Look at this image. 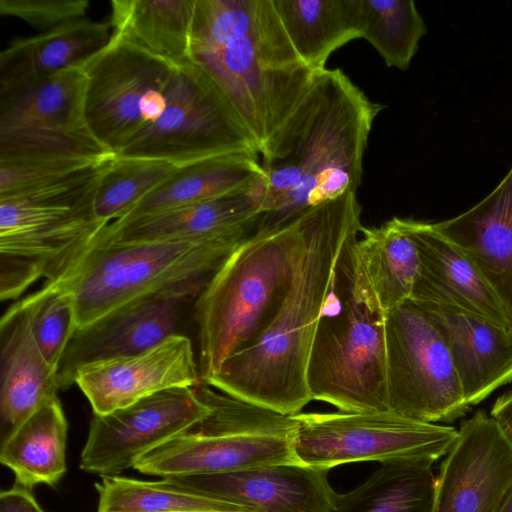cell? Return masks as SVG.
I'll return each instance as SVG.
<instances>
[{
    "label": "cell",
    "mask_w": 512,
    "mask_h": 512,
    "mask_svg": "<svg viewBox=\"0 0 512 512\" xmlns=\"http://www.w3.org/2000/svg\"><path fill=\"white\" fill-rule=\"evenodd\" d=\"M360 216L354 192L308 209L304 244L275 316L248 347L202 382L288 416L312 401L307 368L314 337L343 250L363 228Z\"/></svg>",
    "instance_id": "1"
},
{
    "label": "cell",
    "mask_w": 512,
    "mask_h": 512,
    "mask_svg": "<svg viewBox=\"0 0 512 512\" xmlns=\"http://www.w3.org/2000/svg\"><path fill=\"white\" fill-rule=\"evenodd\" d=\"M383 108L341 69L317 72L306 96L261 156L265 186L257 230L356 193L369 134Z\"/></svg>",
    "instance_id": "2"
},
{
    "label": "cell",
    "mask_w": 512,
    "mask_h": 512,
    "mask_svg": "<svg viewBox=\"0 0 512 512\" xmlns=\"http://www.w3.org/2000/svg\"><path fill=\"white\" fill-rule=\"evenodd\" d=\"M189 61L229 100L260 156L317 73L295 51L272 0H196Z\"/></svg>",
    "instance_id": "3"
},
{
    "label": "cell",
    "mask_w": 512,
    "mask_h": 512,
    "mask_svg": "<svg viewBox=\"0 0 512 512\" xmlns=\"http://www.w3.org/2000/svg\"><path fill=\"white\" fill-rule=\"evenodd\" d=\"M308 209L256 230L210 276L194 305L201 381L248 347L269 325L290 287Z\"/></svg>",
    "instance_id": "4"
},
{
    "label": "cell",
    "mask_w": 512,
    "mask_h": 512,
    "mask_svg": "<svg viewBox=\"0 0 512 512\" xmlns=\"http://www.w3.org/2000/svg\"><path fill=\"white\" fill-rule=\"evenodd\" d=\"M247 237L107 243L87 250L58 279L45 283L71 294L80 329L146 299L198 296Z\"/></svg>",
    "instance_id": "5"
},
{
    "label": "cell",
    "mask_w": 512,
    "mask_h": 512,
    "mask_svg": "<svg viewBox=\"0 0 512 512\" xmlns=\"http://www.w3.org/2000/svg\"><path fill=\"white\" fill-rule=\"evenodd\" d=\"M352 238L314 337L307 384L312 400L343 412L388 411L385 314L360 273Z\"/></svg>",
    "instance_id": "6"
},
{
    "label": "cell",
    "mask_w": 512,
    "mask_h": 512,
    "mask_svg": "<svg viewBox=\"0 0 512 512\" xmlns=\"http://www.w3.org/2000/svg\"><path fill=\"white\" fill-rule=\"evenodd\" d=\"M210 414L134 463L142 474L161 478L211 474L297 462L294 418L221 393L200 382L194 387Z\"/></svg>",
    "instance_id": "7"
},
{
    "label": "cell",
    "mask_w": 512,
    "mask_h": 512,
    "mask_svg": "<svg viewBox=\"0 0 512 512\" xmlns=\"http://www.w3.org/2000/svg\"><path fill=\"white\" fill-rule=\"evenodd\" d=\"M235 153L260 155L256 141L226 96L189 61L176 65L162 114L116 156L181 167Z\"/></svg>",
    "instance_id": "8"
},
{
    "label": "cell",
    "mask_w": 512,
    "mask_h": 512,
    "mask_svg": "<svg viewBox=\"0 0 512 512\" xmlns=\"http://www.w3.org/2000/svg\"><path fill=\"white\" fill-rule=\"evenodd\" d=\"M293 451L297 462L329 470L360 461L425 458L437 461L457 439L452 426L391 411L298 413Z\"/></svg>",
    "instance_id": "9"
},
{
    "label": "cell",
    "mask_w": 512,
    "mask_h": 512,
    "mask_svg": "<svg viewBox=\"0 0 512 512\" xmlns=\"http://www.w3.org/2000/svg\"><path fill=\"white\" fill-rule=\"evenodd\" d=\"M388 410L429 423H452L467 403L450 353L426 312L412 299L385 315Z\"/></svg>",
    "instance_id": "10"
},
{
    "label": "cell",
    "mask_w": 512,
    "mask_h": 512,
    "mask_svg": "<svg viewBox=\"0 0 512 512\" xmlns=\"http://www.w3.org/2000/svg\"><path fill=\"white\" fill-rule=\"evenodd\" d=\"M176 65L114 32L83 65L86 124L109 152L118 155L162 114Z\"/></svg>",
    "instance_id": "11"
},
{
    "label": "cell",
    "mask_w": 512,
    "mask_h": 512,
    "mask_svg": "<svg viewBox=\"0 0 512 512\" xmlns=\"http://www.w3.org/2000/svg\"><path fill=\"white\" fill-rule=\"evenodd\" d=\"M210 407L194 387L160 391L107 414H94L80 468L101 476L134 467L149 450L204 420Z\"/></svg>",
    "instance_id": "12"
},
{
    "label": "cell",
    "mask_w": 512,
    "mask_h": 512,
    "mask_svg": "<svg viewBox=\"0 0 512 512\" xmlns=\"http://www.w3.org/2000/svg\"><path fill=\"white\" fill-rule=\"evenodd\" d=\"M114 157L60 181L0 198V261L28 269L51 237L94 230L96 193Z\"/></svg>",
    "instance_id": "13"
},
{
    "label": "cell",
    "mask_w": 512,
    "mask_h": 512,
    "mask_svg": "<svg viewBox=\"0 0 512 512\" xmlns=\"http://www.w3.org/2000/svg\"><path fill=\"white\" fill-rule=\"evenodd\" d=\"M328 471L299 462L211 474L173 475L174 490L229 503L245 512H335L339 494Z\"/></svg>",
    "instance_id": "14"
},
{
    "label": "cell",
    "mask_w": 512,
    "mask_h": 512,
    "mask_svg": "<svg viewBox=\"0 0 512 512\" xmlns=\"http://www.w3.org/2000/svg\"><path fill=\"white\" fill-rule=\"evenodd\" d=\"M512 487V442L483 410L461 423L436 476L433 512H497Z\"/></svg>",
    "instance_id": "15"
},
{
    "label": "cell",
    "mask_w": 512,
    "mask_h": 512,
    "mask_svg": "<svg viewBox=\"0 0 512 512\" xmlns=\"http://www.w3.org/2000/svg\"><path fill=\"white\" fill-rule=\"evenodd\" d=\"M200 382L192 343L179 333L141 353L85 365L75 376V384L98 415L163 390L195 387Z\"/></svg>",
    "instance_id": "16"
},
{
    "label": "cell",
    "mask_w": 512,
    "mask_h": 512,
    "mask_svg": "<svg viewBox=\"0 0 512 512\" xmlns=\"http://www.w3.org/2000/svg\"><path fill=\"white\" fill-rule=\"evenodd\" d=\"M189 299L184 295L146 299L77 329L58 369L59 388L75 384L77 371L85 365L141 353L177 333L181 307Z\"/></svg>",
    "instance_id": "17"
},
{
    "label": "cell",
    "mask_w": 512,
    "mask_h": 512,
    "mask_svg": "<svg viewBox=\"0 0 512 512\" xmlns=\"http://www.w3.org/2000/svg\"><path fill=\"white\" fill-rule=\"evenodd\" d=\"M264 186L265 177L240 192L142 216L121 224L111 223L83 253L107 243L250 236L260 223Z\"/></svg>",
    "instance_id": "18"
},
{
    "label": "cell",
    "mask_w": 512,
    "mask_h": 512,
    "mask_svg": "<svg viewBox=\"0 0 512 512\" xmlns=\"http://www.w3.org/2000/svg\"><path fill=\"white\" fill-rule=\"evenodd\" d=\"M412 300L441 335L471 407L512 382V334L444 299Z\"/></svg>",
    "instance_id": "19"
},
{
    "label": "cell",
    "mask_w": 512,
    "mask_h": 512,
    "mask_svg": "<svg viewBox=\"0 0 512 512\" xmlns=\"http://www.w3.org/2000/svg\"><path fill=\"white\" fill-rule=\"evenodd\" d=\"M421 263L411 298L436 297L512 334V319L476 265L433 223L404 218Z\"/></svg>",
    "instance_id": "20"
},
{
    "label": "cell",
    "mask_w": 512,
    "mask_h": 512,
    "mask_svg": "<svg viewBox=\"0 0 512 512\" xmlns=\"http://www.w3.org/2000/svg\"><path fill=\"white\" fill-rule=\"evenodd\" d=\"M58 373L47 362L32 334L23 299L0 321L1 442L40 407L58 398Z\"/></svg>",
    "instance_id": "21"
},
{
    "label": "cell",
    "mask_w": 512,
    "mask_h": 512,
    "mask_svg": "<svg viewBox=\"0 0 512 512\" xmlns=\"http://www.w3.org/2000/svg\"><path fill=\"white\" fill-rule=\"evenodd\" d=\"M433 225L476 265L512 319V168L478 204Z\"/></svg>",
    "instance_id": "22"
},
{
    "label": "cell",
    "mask_w": 512,
    "mask_h": 512,
    "mask_svg": "<svg viewBox=\"0 0 512 512\" xmlns=\"http://www.w3.org/2000/svg\"><path fill=\"white\" fill-rule=\"evenodd\" d=\"M109 22L82 17L48 31L13 40L0 54V94L83 65L110 41Z\"/></svg>",
    "instance_id": "23"
},
{
    "label": "cell",
    "mask_w": 512,
    "mask_h": 512,
    "mask_svg": "<svg viewBox=\"0 0 512 512\" xmlns=\"http://www.w3.org/2000/svg\"><path fill=\"white\" fill-rule=\"evenodd\" d=\"M264 177L258 154L235 153L199 160L179 167L162 185L112 223L121 224L142 216L240 192Z\"/></svg>",
    "instance_id": "24"
},
{
    "label": "cell",
    "mask_w": 512,
    "mask_h": 512,
    "mask_svg": "<svg viewBox=\"0 0 512 512\" xmlns=\"http://www.w3.org/2000/svg\"><path fill=\"white\" fill-rule=\"evenodd\" d=\"M86 75L72 67L0 94V130H89Z\"/></svg>",
    "instance_id": "25"
},
{
    "label": "cell",
    "mask_w": 512,
    "mask_h": 512,
    "mask_svg": "<svg viewBox=\"0 0 512 512\" xmlns=\"http://www.w3.org/2000/svg\"><path fill=\"white\" fill-rule=\"evenodd\" d=\"M360 234L353 244L355 263L386 315L411 298L421 272L418 250L404 218L363 227Z\"/></svg>",
    "instance_id": "26"
},
{
    "label": "cell",
    "mask_w": 512,
    "mask_h": 512,
    "mask_svg": "<svg viewBox=\"0 0 512 512\" xmlns=\"http://www.w3.org/2000/svg\"><path fill=\"white\" fill-rule=\"evenodd\" d=\"M295 51L314 72L326 69L330 55L362 38L359 0H272Z\"/></svg>",
    "instance_id": "27"
},
{
    "label": "cell",
    "mask_w": 512,
    "mask_h": 512,
    "mask_svg": "<svg viewBox=\"0 0 512 512\" xmlns=\"http://www.w3.org/2000/svg\"><path fill=\"white\" fill-rule=\"evenodd\" d=\"M68 423L59 398L46 403L1 442L0 461L15 483L31 490L54 485L66 472Z\"/></svg>",
    "instance_id": "28"
},
{
    "label": "cell",
    "mask_w": 512,
    "mask_h": 512,
    "mask_svg": "<svg viewBox=\"0 0 512 512\" xmlns=\"http://www.w3.org/2000/svg\"><path fill=\"white\" fill-rule=\"evenodd\" d=\"M196 0H111L110 25L148 52L174 64L189 62Z\"/></svg>",
    "instance_id": "29"
},
{
    "label": "cell",
    "mask_w": 512,
    "mask_h": 512,
    "mask_svg": "<svg viewBox=\"0 0 512 512\" xmlns=\"http://www.w3.org/2000/svg\"><path fill=\"white\" fill-rule=\"evenodd\" d=\"M434 462L425 458L383 462L361 485L339 494L335 512H433Z\"/></svg>",
    "instance_id": "30"
},
{
    "label": "cell",
    "mask_w": 512,
    "mask_h": 512,
    "mask_svg": "<svg viewBox=\"0 0 512 512\" xmlns=\"http://www.w3.org/2000/svg\"><path fill=\"white\" fill-rule=\"evenodd\" d=\"M362 38L380 54L387 67L407 70L426 33L413 0H359Z\"/></svg>",
    "instance_id": "31"
},
{
    "label": "cell",
    "mask_w": 512,
    "mask_h": 512,
    "mask_svg": "<svg viewBox=\"0 0 512 512\" xmlns=\"http://www.w3.org/2000/svg\"><path fill=\"white\" fill-rule=\"evenodd\" d=\"M95 488L99 495L98 512H245L229 503L174 490L161 480L101 476Z\"/></svg>",
    "instance_id": "32"
},
{
    "label": "cell",
    "mask_w": 512,
    "mask_h": 512,
    "mask_svg": "<svg viewBox=\"0 0 512 512\" xmlns=\"http://www.w3.org/2000/svg\"><path fill=\"white\" fill-rule=\"evenodd\" d=\"M171 163L115 156L105 169L94 201V216L105 229L178 169Z\"/></svg>",
    "instance_id": "33"
},
{
    "label": "cell",
    "mask_w": 512,
    "mask_h": 512,
    "mask_svg": "<svg viewBox=\"0 0 512 512\" xmlns=\"http://www.w3.org/2000/svg\"><path fill=\"white\" fill-rule=\"evenodd\" d=\"M27 306L34 339L49 365L58 373L64 352L77 330L71 294L52 283H43L22 298Z\"/></svg>",
    "instance_id": "34"
},
{
    "label": "cell",
    "mask_w": 512,
    "mask_h": 512,
    "mask_svg": "<svg viewBox=\"0 0 512 512\" xmlns=\"http://www.w3.org/2000/svg\"><path fill=\"white\" fill-rule=\"evenodd\" d=\"M109 152L89 130H0V160L31 158L107 159Z\"/></svg>",
    "instance_id": "35"
},
{
    "label": "cell",
    "mask_w": 512,
    "mask_h": 512,
    "mask_svg": "<svg viewBox=\"0 0 512 512\" xmlns=\"http://www.w3.org/2000/svg\"><path fill=\"white\" fill-rule=\"evenodd\" d=\"M107 159L31 158L0 160V198L60 181Z\"/></svg>",
    "instance_id": "36"
},
{
    "label": "cell",
    "mask_w": 512,
    "mask_h": 512,
    "mask_svg": "<svg viewBox=\"0 0 512 512\" xmlns=\"http://www.w3.org/2000/svg\"><path fill=\"white\" fill-rule=\"evenodd\" d=\"M87 0H0L1 15L16 17L41 32L84 17Z\"/></svg>",
    "instance_id": "37"
},
{
    "label": "cell",
    "mask_w": 512,
    "mask_h": 512,
    "mask_svg": "<svg viewBox=\"0 0 512 512\" xmlns=\"http://www.w3.org/2000/svg\"><path fill=\"white\" fill-rule=\"evenodd\" d=\"M0 512H44L31 490L17 483L0 494Z\"/></svg>",
    "instance_id": "38"
},
{
    "label": "cell",
    "mask_w": 512,
    "mask_h": 512,
    "mask_svg": "<svg viewBox=\"0 0 512 512\" xmlns=\"http://www.w3.org/2000/svg\"><path fill=\"white\" fill-rule=\"evenodd\" d=\"M490 416L498 423L504 434L512 442V390L496 399Z\"/></svg>",
    "instance_id": "39"
},
{
    "label": "cell",
    "mask_w": 512,
    "mask_h": 512,
    "mask_svg": "<svg viewBox=\"0 0 512 512\" xmlns=\"http://www.w3.org/2000/svg\"><path fill=\"white\" fill-rule=\"evenodd\" d=\"M497 512H512V487Z\"/></svg>",
    "instance_id": "40"
},
{
    "label": "cell",
    "mask_w": 512,
    "mask_h": 512,
    "mask_svg": "<svg viewBox=\"0 0 512 512\" xmlns=\"http://www.w3.org/2000/svg\"><path fill=\"white\" fill-rule=\"evenodd\" d=\"M179 512H218V511H179Z\"/></svg>",
    "instance_id": "41"
}]
</instances>
